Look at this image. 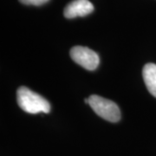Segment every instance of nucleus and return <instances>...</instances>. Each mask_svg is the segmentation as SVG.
Listing matches in <instances>:
<instances>
[{"mask_svg": "<svg viewBox=\"0 0 156 156\" xmlns=\"http://www.w3.org/2000/svg\"><path fill=\"white\" fill-rule=\"evenodd\" d=\"M17 101L18 106L29 114L49 113L50 104L44 97L23 86L17 89Z\"/></svg>", "mask_w": 156, "mask_h": 156, "instance_id": "f257e3e1", "label": "nucleus"}, {"mask_svg": "<svg viewBox=\"0 0 156 156\" xmlns=\"http://www.w3.org/2000/svg\"><path fill=\"white\" fill-rule=\"evenodd\" d=\"M89 105L96 115L110 122H117L121 119V111L119 107L112 101L99 95H90Z\"/></svg>", "mask_w": 156, "mask_h": 156, "instance_id": "f03ea898", "label": "nucleus"}, {"mask_svg": "<svg viewBox=\"0 0 156 156\" xmlns=\"http://www.w3.org/2000/svg\"><path fill=\"white\" fill-rule=\"evenodd\" d=\"M69 54L73 61L88 70H95L100 63L98 54L87 47L75 46Z\"/></svg>", "mask_w": 156, "mask_h": 156, "instance_id": "7ed1b4c3", "label": "nucleus"}, {"mask_svg": "<svg viewBox=\"0 0 156 156\" xmlns=\"http://www.w3.org/2000/svg\"><path fill=\"white\" fill-rule=\"evenodd\" d=\"M93 11L94 5L89 0H74L64 8L63 15L66 18L85 17Z\"/></svg>", "mask_w": 156, "mask_h": 156, "instance_id": "20e7f679", "label": "nucleus"}, {"mask_svg": "<svg viewBox=\"0 0 156 156\" xmlns=\"http://www.w3.org/2000/svg\"><path fill=\"white\" fill-rule=\"evenodd\" d=\"M146 87L151 95L156 97V64L147 63L142 70Z\"/></svg>", "mask_w": 156, "mask_h": 156, "instance_id": "39448f33", "label": "nucleus"}, {"mask_svg": "<svg viewBox=\"0 0 156 156\" xmlns=\"http://www.w3.org/2000/svg\"><path fill=\"white\" fill-rule=\"evenodd\" d=\"M50 0H19L20 3H22L23 5H44L45 3L49 2Z\"/></svg>", "mask_w": 156, "mask_h": 156, "instance_id": "423d86ee", "label": "nucleus"}]
</instances>
